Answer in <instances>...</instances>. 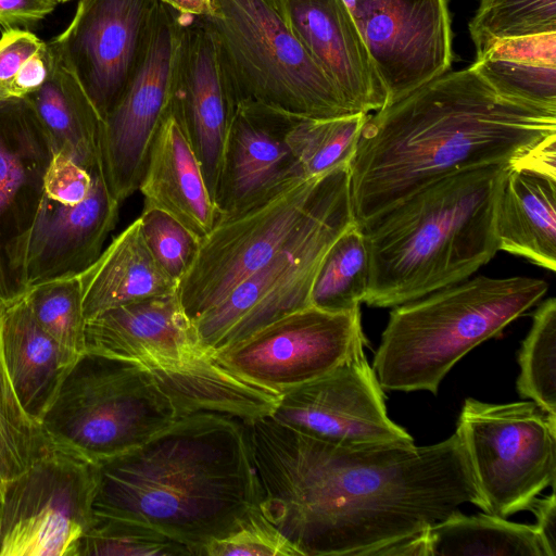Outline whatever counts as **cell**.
<instances>
[{"label":"cell","mask_w":556,"mask_h":556,"mask_svg":"<svg viewBox=\"0 0 556 556\" xmlns=\"http://www.w3.org/2000/svg\"><path fill=\"white\" fill-rule=\"evenodd\" d=\"M368 114L314 118L294 116L287 131V143L304 178L326 174L350 164Z\"/></svg>","instance_id":"4dcf8cb0"},{"label":"cell","mask_w":556,"mask_h":556,"mask_svg":"<svg viewBox=\"0 0 556 556\" xmlns=\"http://www.w3.org/2000/svg\"><path fill=\"white\" fill-rule=\"evenodd\" d=\"M53 54L46 81L27 98L50 138L54 153L87 170L101 168L99 139L102 118L75 74L54 51Z\"/></svg>","instance_id":"4316f807"},{"label":"cell","mask_w":556,"mask_h":556,"mask_svg":"<svg viewBox=\"0 0 556 556\" xmlns=\"http://www.w3.org/2000/svg\"><path fill=\"white\" fill-rule=\"evenodd\" d=\"M159 0H79L70 25L49 43L103 119L144 52Z\"/></svg>","instance_id":"ac0fdd59"},{"label":"cell","mask_w":556,"mask_h":556,"mask_svg":"<svg viewBox=\"0 0 556 556\" xmlns=\"http://www.w3.org/2000/svg\"><path fill=\"white\" fill-rule=\"evenodd\" d=\"M536 519L534 525L543 543L546 556H556V498L552 492L548 496L538 497L530 506Z\"/></svg>","instance_id":"b9f144b4"},{"label":"cell","mask_w":556,"mask_h":556,"mask_svg":"<svg viewBox=\"0 0 556 556\" xmlns=\"http://www.w3.org/2000/svg\"><path fill=\"white\" fill-rule=\"evenodd\" d=\"M294 116L255 101H239L214 197L219 219L306 179L286 138Z\"/></svg>","instance_id":"ffe728a7"},{"label":"cell","mask_w":556,"mask_h":556,"mask_svg":"<svg viewBox=\"0 0 556 556\" xmlns=\"http://www.w3.org/2000/svg\"><path fill=\"white\" fill-rule=\"evenodd\" d=\"M186 556L184 544L149 527L116 519L93 518L81 539L78 556Z\"/></svg>","instance_id":"d590c367"},{"label":"cell","mask_w":556,"mask_h":556,"mask_svg":"<svg viewBox=\"0 0 556 556\" xmlns=\"http://www.w3.org/2000/svg\"><path fill=\"white\" fill-rule=\"evenodd\" d=\"M556 139V111L497 93L470 66L367 115L350 162L362 227L452 175L514 164Z\"/></svg>","instance_id":"7a4b0ae2"},{"label":"cell","mask_w":556,"mask_h":556,"mask_svg":"<svg viewBox=\"0 0 556 556\" xmlns=\"http://www.w3.org/2000/svg\"><path fill=\"white\" fill-rule=\"evenodd\" d=\"M516 389L522 399L556 416V300L535 309L531 328L518 352Z\"/></svg>","instance_id":"d6a6232c"},{"label":"cell","mask_w":556,"mask_h":556,"mask_svg":"<svg viewBox=\"0 0 556 556\" xmlns=\"http://www.w3.org/2000/svg\"><path fill=\"white\" fill-rule=\"evenodd\" d=\"M556 33V0H480L469 23L476 56L493 43Z\"/></svg>","instance_id":"e575fe53"},{"label":"cell","mask_w":556,"mask_h":556,"mask_svg":"<svg viewBox=\"0 0 556 556\" xmlns=\"http://www.w3.org/2000/svg\"><path fill=\"white\" fill-rule=\"evenodd\" d=\"M368 280V252L357 223L345 229L326 252L316 274L311 305L344 313L359 308Z\"/></svg>","instance_id":"f546056e"},{"label":"cell","mask_w":556,"mask_h":556,"mask_svg":"<svg viewBox=\"0 0 556 556\" xmlns=\"http://www.w3.org/2000/svg\"><path fill=\"white\" fill-rule=\"evenodd\" d=\"M182 418L142 365L86 352L40 420L51 445L94 464L146 443Z\"/></svg>","instance_id":"52a82bcc"},{"label":"cell","mask_w":556,"mask_h":556,"mask_svg":"<svg viewBox=\"0 0 556 556\" xmlns=\"http://www.w3.org/2000/svg\"><path fill=\"white\" fill-rule=\"evenodd\" d=\"M213 33L239 101L295 116L356 114L290 27L281 0H215L201 17Z\"/></svg>","instance_id":"ba28073f"},{"label":"cell","mask_w":556,"mask_h":556,"mask_svg":"<svg viewBox=\"0 0 556 556\" xmlns=\"http://www.w3.org/2000/svg\"><path fill=\"white\" fill-rule=\"evenodd\" d=\"M241 421L261 510L301 556H381L466 503L482 509L457 431L429 445L342 446L269 415Z\"/></svg>","instance_id":"6da1fadb"},{"label":"cell","mask_w":556,"mask_h":556,"mask_svg":"<svg viewBox=\"0 0 556 556\" xmlns=\"http://www.w3.org/2000/svg\"><path fill=\"white\" fill-rule=\"evenodd\" d=\"M78 277L86 321L124 304L176 293L178 287L150 252L139 218Z\"/></svg>","instance_id":"d4e9b609"},{"label":"cell","mask_w":556,"mask_h":556,"mask_svg":"<svg viewBox=\"0 0 556 556\" xmlns=\"http://www.w3.org/2000/svg\"><path fill=\"white\" fill-rule=\"evenodd\" d=\"M138 190L143 208L169 214L200 240L219 219L199 160L170 110L153 139Z\"/></svg>","instance_id":"cb8c5ba5"},{"label":"cell","mask_w":556,"mask_h":556,"mask_svg":"<svg viewBox=\"0 0 556 556\" xmlns=\"http://www.w3.org/2000/svg\"><path fill=\"white\" fill-rule=\"evenodd\" d=\"M238 103L237 91L213 33L201 17L190 16L169 110L199 160L213 201Z\"/></svg>","instance_id":"d6986e66"},{"label":"cell","mask_w":556,"mask_h":556,"mask_svg":"<svg viewBox=\"0 0 556 556\" xmlns=\"http://www.w3.org/2000/svg\"><path fill=\"white\" fill-rule=\"evenodd\" d=\"M350 186V164H345L220 218L200 240L190 268L178 282L177 295L190 321L264 267Z\"/></svg>","instance_id":"9c48e42d"},{"label":"cell","mask_w":556,"mask_h":556,"mask_svg":"<svg viewBox=\"0 0 556 556\" xmlns=\"http://www.w3.org/2000/svg\"><path fill=\"white\" fill-rule=\"evenodd\" d=\"M54 60L49 45L21 28L0 38V99L27 97L46 81Z\"/></svg>","instance_id":"8d00e7d4"},{"label":"cell","mask_w":556,"mask_h":556,"mask_svg":"<svg viewBox=\"0 0 556 556\" xmlns=\"http://www.w3.org/2000/svg\"><path fill=\"white\" fill-rule=\"evenodd\" d=\"M325 375L278 396L269 415L309 437L342 446L413 444L387 414L384 390L364 348Z\"/></svg>","instance_id":"9a60e30c"},{"label":"cell","mask_w":556,"mask_h":556,"mask_svg":"<svg viewBox=\"0 0 556 556\" xmlns=\"http://www.w3.org/2000/svg\"><path fill=\"white\" fill-rule=\"evenodd\" d=\"M556 139L511 164L496 204L498 251L556 269Z\"/></svg>","instance_id":"603a6c76"},{"label":"cell","mask_w":556,"mask_h":556,"mask_svg":"<svg viewBox=\"0 0 556 556\" xmlns=\"http://www.w3.org/2000/svg\"><path fill=\"white\" fill-rule=\"evenodd\" d=\"M94 463L50 445L0 502V556H78L91 528Z\"/></svg>","instance_id":"7c38bea8"},{"label":"cell","mask_w":556,"mask_h":556,"mask_svg":"<svg viewBox=\"0 0 556 556\" xmlns=\"http://www.w3.org/2000/svg\"><path fill=\"white\" fill-rule=\"evenodd\" d=\"M4 364L25 412L40 420L74 361L35 320L25 295L1 306Z\"/></svg>","instance_id":"484cf974"},{"label":"cell","mask_w":556,"mask_h":556,"mask_svg":"<svg viewBox=\"0 0 556 556\" xmlns=\"http://www.w3.org/2000/svg\"><path fill=\"white\" fill-rule=\"evenodd\" d=\"M295 36L352 110L368 114L387 92L361 33L342 0H281Z\"/></svg>","instance_id":"7402d4cb"},{"label":"cell","mask_w":556,"mask_h":556,"mask_svg":"<svg viewBox=\"0 0 556 556\" xmlns=\"http://www.w3.org/2000/svg\"><path fill=\"white\" fill-rule=\"evenodd\" d=\"M86 352L138 363L182 417L212 412L244 419L263 392L224 368L200 343L177 292L108 309L86 323Z\"/></svg>","instance_id":"8992f818"},{"label":"cell","mask_w":556,"mask_h":556,"mask_svg":"<svg viewBox=\"0 0 556 556\" xmlns=\"http://www.w3.org/2000/svg\"><path fill=\"white\" fill-rule=\"evenodd\" d=\"M342 1L384 86L386 105L450 70L454 54L447 0Z\"/></svg>","instance_id":"2e32d148"},{"label":"cell","mask_w":556,"mask_h":556,"mask_svg":"<svg viewBox=\"0 0 556 556\" xmlns=\"http://www.w3.org/2000/svg\"><path fill=\"white\" fill-rule=\"evenodd\" d=\"M58 4V0H0V26L5 30L31 26Z\"/></svg>","instance_id":"60d3db41"},{"label":"cell","mask_w":556,"mask_h":556,"mask_svg":"<svg viewBox=\"0 0 556 556\" xmlns=\"http://www.w3.org/2000/svg\"><path fill=\"white\" fill-rule=\"evenodd\" d=\"M101 168L87 170L64 155L54 153L45 179V195L63 203L84 200Z\"/></svg>","instance_id":"ab89813d"},{"label":"cell","mask_w":556,"mask_h":556,"mask_svg":"<svg viewBox=\"0 0 556 556\" xmlns=\"http://www.w3.org/2000/svg\"><path fill=\"white\" fill-rule=\"evenodd\" d=\"M182 15L207 17L214 14L215 0H159Z\"/></svg>","instance_id":"7bdbcfd3"},{"label":"cell","mask_w":556,"mask_h":556,"mask_svg":"<svg viewBox=\"0 0 556 556\" xmlns=\"http://www.w3.org/2000/svg\"><path fill=\"white\" fill-rule=\"evenodd\" d=\"M138 218L150 252L165 273L179 282L194 260L200 239L161 210L143 208Z\"/></svg>","instance_id":"74e56055"},{"label":"cell","mask_w":556,"mask_h":556,"mask_svg":"<svg viewBox=\"0 0 556 556\" xmlns=\"http://www.w3.org/2000/svg\"><path fill=\"white\" fill-rule=\"evenodd\" d=\"M97 466L93 518L139 523L201 555L261 510L242 421L200 412Z\"/></svg>","instance_id":"3957f363"},{"label":"cell","mask_w":556,"mask_h":556,"mask_svg":"<svg viewBox=\"0 0 556 556\" xmlns=\"http://www.w3.org/2000/svg\"><path fill=\"white\" fill-rule=\"evenodd\" d=\"M301 556L287 538L264 516L251 515L227 536L206 544L202 556Z\"/></svg>","instance_id":"f35d334b"},{"label":"cell","mask_w":556,"mask_h":556,"mask_svg":"<svg viewBox=\"0 0 556 556\" xmlns=\"http://www.w3.org/2000/svg\"><path fill=\"white\" fill-rule=\"evenodd\" d=\"M50 445L41 425L25 412L15 393L3 359L0 331V502L7 485Z\"/></svg>","instance_id":"1f68e13d"},{"label":"cell","mask_w":556,"mask_h":556,"mask_svg":"<svg viewBox=\"0 0 556 556\" xmlns=\"http://www.w3.org/2000/svg\"><path fill=\"white\" fill-rule=\"evenodd\" d=\"M442 178L370 220L364 302L394 307L467 279L498 251L495 214L507 168Z\"/></svg>","instance_id":"277c9868"},{"label":"cell","mask_w":556,"mask_h":556,"mask_svg":"<svg viewBox=\"0 0 556 556\" xmlns=\"http://www.w3.org/2000/svg\"><path fill=\"white\" fill-rule=\"evenodd\" d=\"M470 67L501 96L556 111V33L500 40Z\"/></svg>","instance_id":"83f0119b"},{"label":"cell","mask_w":556,"mask_h":556,"mask_svg":"<svg viewBox=\"0 0 556 556\" xmlns=\"http://www.w3.org/2000/svg\"><path fill=\"white\" fill-rule=\"evenodd\" d=\"M59 3H65V2H68V1H72V0H58Z\"/></svg>","instance_id":"ee69618b"},{"label":"cell","mask_w":556,"mask_h":556,"mask_svg":"<svg viewBox=\"0 0 556 556\" xmlns=\"http://www.w3.org/2000/svg\"><path fill=\"white\" fill-rule=\"evenodd\" d=\"M426 556H546L534 525L458 509L425 531Z\"/></svg>","instance_id":"f1b7e54d"},{"label":"cell","mask_w":556,"mask_h":556,"mask_svg":"<svg viewBox=\"0 0 556 556\" xmlns=\"http://www.w3.org/2000/svg\"><path fill=\"white\" fill-rule=\"evenodd\" d=\"M189 17L159 2L141 60L102 119L101 173L119 203L138 190L153 139L169 110Z\"/></svg>","instance_id":"4fadbf2b"},{"label":"cell","mask_w":556,"mask_h":556,"mask_svg":"<svg viewBox=\"0 0 556 556\" xmlns=\"http://www.w3.org/2000/svg\"><path fill=\"white\" fill-rule=\"evenodd\" d=\"M547 289L536 278L478 276L394 306L371 365L381 388L437 394L458 361L501 334Z\"/></svg>","instance_id":"5b68a950"},{"label":"cell","mask_w":556,"mask_h":556,"mask_svg":"<svg viewBox=\"0 0 556 556\" xmlns=\"http://www.w3.org/2000/svg\"><path fill=\"white\" fill-rule=\"evenodd\" d=\"M119 202L102 174L88 195L63 203L43 194L29 236L25 275L28 289L63 278L78 277L99 257L118 218Z\"/></svg>","instance_id":"44dd1931"},{"label":"cell","mask_w":556,"mask_h":556,"mask_svg":"<svg viewBox=\"0 0 556 556\" xmlns=\"http://www.w3.org/2000/svg\"><path fill=\"white\" fill-rule=\"evenodd\" d=\"M467 452L484 513L529 510L556 479V416L532 401L492 404L465 400L456 429Z\"/></svg>","instance_id":"30bf717a"},{"label":"cell","mask_w":556,"mask_h":556,"mask_svg":"<svg viewBox=\"0 0 556 556\" xmlns=\"http://www.w3.org/2000/svg\"><path fill=\"white\" fill-rule=\"evenodd\" d=\"M355 223L348 187L264 267L191 321L201 345L214 355L279 318L309 306L323 257L337 238Z\"/></svg>","instance_id":"8fae6325"},{"label":"cell","mask_w":556,"mask_h":556,"mask_svg":"<svg viewBox=\"0 0 556 556\" xmlns=\"http://www.w3.org/2000/svg\"><path fill=\"white\" fill-rule=\"evenodd\" d=\"M53 154L28 98L0 99V306L28 290L27 244Z\"/></svg>","instance_id":"e0dca14e"},{"label":"cell","mask_w":556,"mask_h":556,"mask_svg":"<svg viewBox=\"0 0 556 556\" xmlns=\"http://www.w3.org/2000/svg\"><path fill=\"white\" fill-rule=\"evenodd\" d=\"M366 343L359 308L332 313L309 305L214 357L239 379L279 396L325 375Z\"/></svg>","instance_id":"5bb4252c"},{"label":"cell","mask_w":556,"mask_h":556,"mask_svg":"<svg viewBox=\"0 0 556 556\" xmlns=\"http://www.w3.org/2000/svg\"><path fill=\"white\" fill-rule=\"evenodd\" d=\"M25 299L42 330L76 362L86 353V318L79 277L30 287Z\"/></svg>","instance_id":"836d02e7"}]
</instances>
